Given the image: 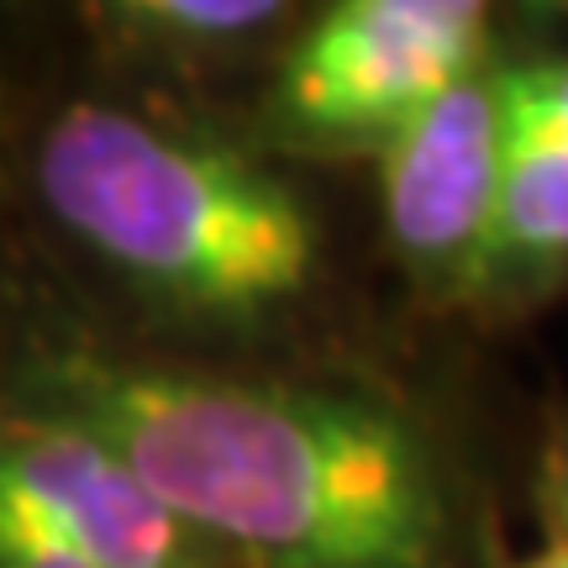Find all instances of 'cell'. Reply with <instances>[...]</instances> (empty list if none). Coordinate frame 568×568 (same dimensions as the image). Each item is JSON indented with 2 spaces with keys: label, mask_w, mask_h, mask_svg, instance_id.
Listing matches in <instances>:
<instances>
[{
  "label": "cell",
  "mask_w": 568,
  "mask_h": 568,
  "mask_svg": "<svg viewBox=\"0 0 568 568\" xmlns=\"http://www.w3.org/2000/svg\"><path fill=\"white\" fill-rule=\"evenodd\" d=\"M21 406L105 443L247 568H447L443 468L368 395L63 347L27 368Z\"/></svg>",
  "instance_id": "cell-1"
},
{
  "label": "cell",
  "mask_w": 568,
  "mask_h": 568,
  "mask_svg": "<svg viewBox=\"0 0 568 568\" xmlns=\"http://www.w3.org/2000/svg\"><path fill=\"white\" fill-rule=\"evenodd\" d=\"M48 211L159 305L253 322L301 301L316 274V216L264 163L80 101L38 148Z\"/></svg>",
  "instance_id": "cell-2"
},
{
  "label": "cell",
  "mask_w": 568,
  "mask_h": 568,
  "mask_svg": "<svg viewBox=\"0 0 568 568\" xmlns=\"http://www.w3.org/2000/svg\"><path fill=\"white\" fill-rule=\"evenodd\" d=\"M489 69L474 0H343L290 42L268 116L311 153H379L453 84Z\"/></svg>",
  "instance_id": "cell-3"
},
{
  "label": "cell",
  "mask_w": 568,
  "mask_h": 568,
  "mask_svg": "<svg viewBox=\"0 0 568 568\" xmlns=\"http://www.w3.org/2000/svg\"><path fill=\"white\" fill-rule=\"evenodd\" d=\"M0 521L95 568H247L174 516L105 443L21 400L0 410Z\"/></svg>",
  "instance_id": "cell-4"
},
{
  "label": "cell",
  "mask_w": 568,
  "mask_h": 568,
  "mask_svg": "<svg viewBox=\"0 0 568 568\" xmlns=\"http://www.w3.org/2000/svg\"><path fill=\"white\" fill-rule=\"evenodd\" d=\"M374 159L385 232L400 264L443 301L474 295L506 190L500 69H479L453 84Z\"/></svg>",
  "instance_id": "cell-5"
},
{
  "label": "cell",
  "mask_w": 568,
  "mask_h": 568,
  "mask_svg": "<svg viewBox=\"0 0 568 568\" xmlns=\"http://www.w3.org/2000/svg\"><path fill=\"white\" fill-rule=\"evenodd\" d=\"M568 268V138H506V190L479 290L531 284Z\"/></svg>",
  "instance_id": "cell-6"
},
{
  "label": "cell",
  "mask_w": 568,
  "mask_h": 568,
  "mask_svg": "<svg viewBox=\"0 0 568 568\" xmlns=\"http://www.w3.org/2000/svg\"><path fill=\"white\" fill-rule=\"evenodd\" d=\"M111 38H122L138 53H222L237 42L258 38L284 21V6L268 0H132V6H105L101 11Z\"/></svg>",
  "instance_id": "cell-7"
},
{
  "label": "cell",
  "mask_w": 568,
  "mask_h": 568,
  "mask_svg": "<svg viewBox=\"0 0 568 568\" xmlns=\"http://www.w3.org/2000/svg\"><path fill=\"white\" fill-rule=\"evenodd\" d=\"M552 516H558V527H564V542H568V447L558 453V464H552Z\"/></svg>",
  "instance_id": "cell-8"
},
{
  "label": "cell",
  "mask_w": 568,
  "mask_h": 568,
  "mask_svg": "<svg viewBox=\"0 0 568 568\" xmlns=\"http://www.w3.org/2000/svg\"><path fill=\"white\" fill-rule=\"evenodd\" d=\"M516 568H568V542L564 537H552L542 552H531V558H521Z\"/></svg>",
  "instance_id": "cell-9"
}]
</instances>
